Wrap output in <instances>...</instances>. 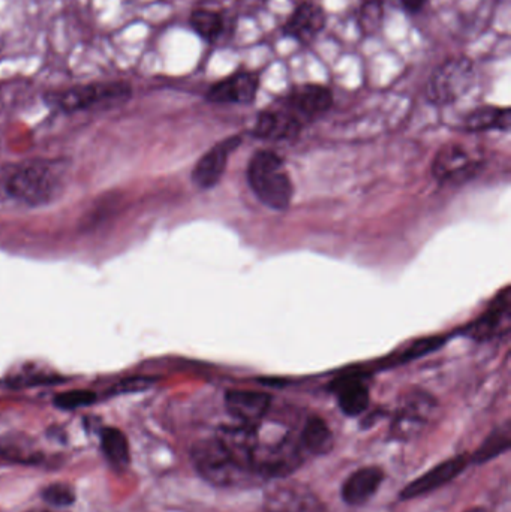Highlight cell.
<instances>
[{
    "instance_id": "cell-20",
    "label": "cell",
    "mask_w": 511,
    "mask_h": 512,
    "mask_svg": "<svg viewBox=\"0 0 511 512\" xmlns=\"http://www.w3.org/2000/svg\"><path fill=\"white\" fill-rule=\"evenodd\" d=\"M511 114L509 108L482 107L470 114L465 120V128L471 132L509 131Z\"/></svg>"
},
{
    "instance_id": "cell-11",
    "label": "cell",
    "mask_w": 511,
    "mask_h": 512,
    "mask_svg": "<svg viewBox=\"0 0 511 512\" xmlns=\"http://www.w3.org/2000/svg\"><path fill=\"white\" fill-rule=\"evenodd\" d=\"M327 15L323 6L315 2L299 3L285 20L282 32L300 44H311L326 27Z\"/></svg>"
},
{
    "instance_id": "cell-15",
    "label": "cell",
    "mask_w": 511,
    "mask_h": 512,
    "mask_svg": "<svg viewBox=\"0 0 511 512\" xmlns=\"http://www.w3.org/2000/svg\"><path fill=\"white\" fill-rule=\"evenodd\" d=\"M272 405V397L261 391L233 390L225 394V406L231 417L242 424L255 426L263 420Z\"/></svg>"
},
{
    "instance_id": "cell-4",
    "label": "cell",
    "mask_w": 511,
    "mask_h": 512,
    "mask_svg": "<svg viewBox=\"0 0 511 512\" xmlns=\"http://www.w3.org/2000/svg\"><path fill=\"white\" fill-rule=\"evenodd\" d=\"M132 98L131 84L125 81L111 83L78 84L56 93H48V105L63 113L102 111L120 107Z\"/></svg>"
},
{
    "instance_id": "cell-16",
    "label": "cell",
    "mask_w": 511,
    "mask_h": 512,
    "mask_svg": "<svg viewBox=\"0 0 511 512\" xmlns=\"http://www.w3.org/2000/svg\"><path fill=\"white\" fill-rule=\"evenodd\" d=\"M302 123L285 110H267L258 116L254 135L263 140L281 141L297 137Z\"/></svg>"
},
{
    "instance_id": "cell-23",
    "label": "cell",
    "mask_w": 511,
    "mask_h": 512,
    "mask_svg": "<svg viewBox=\"0 0 511 512\" xmlns=\"http://www.w3.org/2000/svg\"><path fill=\"white\" fill-rule=\"evenodd\" d=\"M101 448L105 459L114 468H126L129 465V444L126 436L119 429H105L101 435Z\"/></svg>"
},
{
    "instance_id": "cell-8",
    "label": "cell",
    "mask_w": 511,
    "mask_h": 512,
    "mask_svg": "<svg viewBox=\"0 0 511 512\" xmlns=\"http://www.w3.org/2000/svg\"><path fill=\"white\" fill-rule=\"evenodd\" d=\"M333 95L329 87L306 83L294 87L285 98V111L296 117L300 123L317 119L330 110Z\"/></svg>"
},
{
    "instance_id": "cell-28",
    "label": "cell",
    "mask_w": 511,
    "mask_h": 512,
    "mask_svg": "<svg viewBox=\"0 0 511 512\" xmlns=\"http://www.w3.org/2000/svg\"><path fill=\"white\" fill-rule=\"evenodd\" d=\"M428 2L429 0H401L405 11L410 12V14H419Z\"/></svg>"
},
{
    "instance_id": "cell-27",
    "label": "cell",
    "mask_w": 511,
    "mask_h": 512,
    "mask_svg": "<svg viewBox=\"0 0 511 512\" xmlns=\"http://www.w3.org/2000/svg\"><path fill=\"white\" fill-rule=\"evenodd\" d=\"M152 384V381L147 378H129L120 382L119 385L114 387L116 393H134V391L147 390V387Z\"/></svg>"
},
{
    "instance_id": "cell-18",
    "label": "cell",
    "mask_w": 511,
    "mask_h": 512,
    "mask_svg": "<svg viewBox=\"0 0 511 512\" xmlns=\"http://www.w3.org/2000/svg\"><path fill=\"white\" fill-rule=\"evenodd\" d=\"M299 444L311 456H326L333 448L332 430L323 418H309L300 433Z\"/></svg>"
},
{
    "instance_id": "cell-2",
    "label": "cell",
    "mask_w": 511,
    "mask_h": 512,
    "mask_svg": "<svg viewBox=\"0 0 511 512\" xmlns=\"http://www.w3.org/2000/svg\"><path fill=\"white\" fill-rule=\"evenodd\" d=\"M191 462L206 483L219 489H234L252 481L251 475L239 465L218 436L195 442L191 448Z\"/></svg>"
},
{
    "instance_id": "cell-10",
    "label": "cell",
    "mask_w": 511,
    "mask_h": 512,
    "mask_svg": "<svg viewBox=\"0 0 511 512\" xmlns=\"http://www.w3.org/2000/svg\"><path fill=\"white\" fill-rule=\"evenodd\" d=\"M260 89V77L255 72L240 71L222 78L206 93L212 104H251Z\"/></svg>"
},
{
    "instance_id": "cell-29",
    "label": "cell",
    "mask_w": 511,
    "mask_h": 512,
    "mask_svg": "<svg viewBox=\"0 0 511 512\" xmlns=\"http://www.w3.org/2000/svg\"><path fill=\"white\" fill-rule=\"evenodd\" d=\"M465 512H488V510H486V508H483V507H474V508H471V510H468Z\"/></svg>"
},
{
    "instance_id": "cell-13",
    "label": "cell",
    "mask_w": 511,
    "mask_h": 512,
    "mask_svg": "<svg viewBox=\"0 0 511 512\" xmlns=\"http://www.w3.org/2000/svg\"><path fill=\"white\" fill-rule=\"evenodd\" d=\"M240 144V137L228 138L209 150L192 171V180L200 189H212L221 182L230 153Z\"/></svg>"
},
{
    "instance_id": "cell-6",
    "label": "cell",
    "mask_w": 511,
    "mask_h": 512,
    "mask_svg": "<svg viewBox=\"0 0 511 512\" xmlns=\"http://www.w3.org/2000/svg\"><path fill=\"white\" fill-rule=\"evenodd\" d=\"M437 402L429 394L416 391L408 394L393 421L392 435L398 439H410L428 426Z\"/></svg>"
},
{
    "instance_id": "cell-25",
    "label": "cell",
    "mask_w": 511,
    "mask_h": 512,
    "mask_svg": "<svg viewBox=\"0 0 511 512\" xmlns=\"http://www.w3.org/2000/svg\"><path fill=\"white\" fill-rule=\"evenodd\" d=\"M95 402L96 394L86 390L68 391V393H62L54 397V405L57 408L65 409V411L84 408V406L92 405Z\"/></svg>"
},
{
    "instance_id": "cell-12",
    "label": "cell",
    "mask_w": 511,
    "mask_h": 512,
    "mask_svg": "<svg viewBox=\"0 0 511 512\" xmlns=\"http://www.w3.org/2000/svg\"><path fill=\"white\" fill-rule=\"evenodd\" d=\"M264 512H327L323 502L308 487L281 486L267 493Z\"/></svg>"
},
{
    "instance_id": "cell-22",
    "label": "cell",
    "mask_w": 511,
    "mask_h": 512,
    "mask_svg": "<svg viewBox=\"0 0 511 512\" xmlns=\"http://www.w3.org/2000/svg\"><path fill=\"white\" fill-rule=\"evenodd\" d=\"M225 23L224 14L213 9L198 8L189 15V26L207 42L218 41L224 35Z\"/></svg>"
},
{
    "instance_id": "cell-26",
    "label": "cell",
    "mask_w": 511,
    "mask_h": 512,
    "mask_svg": "<svg viewBox=\"0 0 511 512\" xmlns=\"http://www.w3.org/2000/svg\"><path fill=\"white\" fill-rule=\"evenodd\" d=\"M42 499L53 507H71L75 502V493L68 484H51V486L45 487L44 492H42Z\"/></svg>"
},
{
    "instance_id": "cell-1",
    "label": "cell",
    "mask_w": 511,
    "mask_h": 512,
    "mask_svg": "<svg viewBox=\"0 0 511 512\" xmlns=\"http://www.w3.org/2000/svg\"><path fill=\"white\" fill-rule=\"evenodd\" d=\"M0 189L15 203L29 207L45 206L62 191V177L48 162H26L3 174Z\"/></svg>"
},
{
    "instance_id": "cell-3",
    "label": "cell",
    "mask_w": 511,
    "mask_h": 512,
    "mask_svg": "<svg viewBox=\"0 0 511 512\" xmlns=\"http://www.w3.org/2000/svg\"><path fill=\"white\" fill-rule=\"evenodd\" d=\"M248 182L255 197L276 212H284L293 200V183L284 161L276 153L258 152L249 162Z\"/></svg>"
},
{
    "instance_id": "cell-7",
    "label": "cell",
    "mask_w": 511,
    "mask_h": 512,
    "mask_svg": "<svg viewBox=\"0 0 511 512\" xmlns=\"http://www.w3.org/2000/svg\"><path fill=\"white\" fill-rule=\"evenodd\" d=\"M468 466H470V457L465 456V454H459V456L452 457V459L444 460L440 465L435 466L431 471L420 475L419 478L405 486L402 492L399 493V499L401 501H411V499L429 495V493L452 483Z\"/></svg>"
},
{
    "instance_id": "cell-9",
    "label": "cell",
    "mask_w": 511,
    "mask_h": 512,
    "mask_svg": "<svg viewBox=\"0 0 511 512\" xmlns=\"http://www.w3.org/2000/svg\"><path fill=\"white\" fill-rule=\"evenodd\" d=\"M432 170L438 182H465L479 170V159L461 144H449L438 152Z\"/></svg>"
},
{
    "instance_id": "cell-5",
    "label": "cell",
    "mask_w": 511,
    "mask_h": 512,
    "mask_svg": "<svg viewBox=\"0 0 511 512\" xmlns=\"http://www.w3.org/2000/svg\"><path fill=\"white\" fill-rule=\"evenodd\" d=\"M476 81V66L468 57H453L441 63L428 81V99L435 105L459 101Z\"/></svg>"
},
{
    "instance_id": "cell-14",
    "label": "cell",
    "mask_w": 511,
    "mask_h": 512,
    "mask_svg": "<svg viewBox=\"0 0 511 512\" xmlns=\"http://www.w3.org/2000/svg\"><path fill=\"white\" fill-rule=\"evenodd\" d=\"M384 471L378 466L357 469L341 487V498L350 507H363L377 495L384 483Z\"/></svg>"
},
{
    "instance_id": "cell-21",
    "label": "cell",
    "mask_w": 511,
    "mask_h": 512,
    "mask_svg": "<svg viewBox=\"0 0 511 512\" xmlns=\"http://www.w3.org/2000/svg\"><path fill=\"white\" fill-rule=\"evenodd\" d=\"M511 447V429L510 423L507 421L504 426L495 429L482 445L474 451L470 457V463L482 466L485 463L492 462L497 457L503 456Z\"/></svg>"
},
{
    "instance_id": "cell-19",
    "label": "cell",
    "mask_w": 511,
    "mask_h": 512,
    "mask_svg": "<svg viewBox=\"0 0 511 512\" xmlns=\"http://www.w3.org/2000/svg\"><path fill=\"white\" fill-rule=\"evenodd\" d=\"M509 313V292H506L500 298V303H495L489 309V312H486L476 324L468 328V336L482 340L498 336V334H501V328L507 327V324H509Z\"/></svg>"
},
{
    "instance_id": "cell-24",
    "label": "cell",
    "mask_w": 511,
    "mask_h": 512,
    "mask_svg": "<svg viewBox=\"0 0 511 512\" xmlns=\"http://www.w3.org/2000/svg\"><path fill=\"white\" fill-rule=\"evenodd\" d=\"M384 0H363L359 24L366 36L375 35L383 24Z\"/></svg>"
},
{
    "instance_id": "cell-17",
    "label": "cell",
    "mask_w": 511,
    "mask_h": 512,
    "mask_svg": "<svg viewBox=\"0 0 511 512\" xmlns=\"http://www.w3.org/2000/svg\"><path fill=\"white\" fill-rule=\"evenodd\" d=\"M339 409L348 417L365 414L369 406V388L360 376H345L333 384Z\"/></svg>"
}]
</instances>
